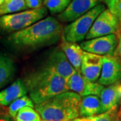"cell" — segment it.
Here are the masks:
<instances>
[{"instance_id":"cell-1","label":"cell","mask_w":121,"mask_h":121,"mask_svg":"<svg viewBox=\"0 0 121 121\" xmlns=\"http://www.w3.org/2000/svg\"><path fill=\"white\" fill-rule=\"evenodd\" d=\"M63 32L61 23L55 17L48 16L25 29L11 34L8 41L17 51L32 52L57 43Z\"/></svg>"},{"instance_id":"cell-2","label":"cell","mask_w":121,"mask_h":121,"mask_svg":"<svg viewBox=\"0 0 121 121\" xmlns=\"http://www.w3.org/2000/svg\"><path fill=\"white\" fill-rule=\"evenodd\" d=\"M23 81L35 105L67 91L66 81L47 65L30 73Z\"/></svg>"},{"instance_id":"cell-3","label":"cell","mask_w":121,"mask_h":121,"mask_svg":"<svg viewBox=\"0 0 121 121\" xmlns=\"http://www.w3.org/2000/svg\"><path fill=\"white\" fill-rule=\"evenodd\" d=\"M82 97L73 91H65L35 105L42 121H71L79 117Z\"/></svg>"},{"instance_id":"cell-4","label":"cell","mask_w":121,"mask_h":121,"mask_svg":"<svg viewBox=\"0 0 121 121\" xmlns=\"http://www.w3.org/2000/svg\"><path fill=\"white\" fill-rule=\"evenodd\" d=\"M44 6L35 9H27L17 13L0 16V32L14 33L25 29L47 16Z\"/></svg>"},{"instance_id":"cell-5","label":"cell","mask_w":121,"mask_h":121,"mask_svg":"<svg viewBox=\"0 0 121 121\" xmlns=\"http://www.w3.org/2000/svg\"><path fill=\"white\" fill-rule=\"evenodd\" d=\"M106 7L103 4H99L88 12L69 24L63 28V38L66 41L77 43L86 39L91 27Z\"/></svg>"},{"instance_id":"cell-6","label":"cell","mask_w":121,"mask_h":121,"mask_svg":"<svg viewBox=\"0 0 121 121\" xmlns=\"http://www.w3.org/2000/svg\"><path fill=\"white\" fill-rule=\"evenodd\" d=\"M121 30L119 19L108 9H106L96 17L86 39L90 40L109 35H116Z\"/></svg>"},{"instance_id":"cell-7","label":"cell","mask_w":121,"mask_h":121,"mask_svg":"<svg viewBox=\"0 0 121 121\" xmlns=\"http://www.w3.org/2000/svg\"><path fill=\"white\" fill-rule=\"evenodd\" d=\"M117 45V36L112 34L87 40L82 42L80 47L85 52L99 56H112L116 52Z\"/></svg>"},{"instance_id":"cell-8","label":"cell","mask_w":121,"mask_h":121,"mask_svg":"<svg viewBox=\"0 0 121 121\" xmlns=\"http://www.w3.org/2000/svg\"><path fill=\"white\" fill-rule=\"evenodd\" d=\"M66 87L67 91L76 93L81 97L90 95L99 96L104 89V86L98 82H91L77 71L66 81Z\"/></svg>"},{"instance_id":"cell-9","label":"cell","mask_w":121,"mask_h":121,"mask_svg":"<svg viewBox=\"0 0 121 121\" xmlns=\"http://www.w3.org/2000/svg\"><path fill=\"white\" fill-rule=\"evenodd\" d=\"M121 81V63L117 55L103 56L102 67L98 83L109 86Z\"/></svg>"},{"instance_id":"cell-10","label":"cell","mask_w":121,"mask_h":121,"mask_svg":"<svg viewBox=\"0 0 121 121\" xmlns=\"http://www.w3.org/2000/svg\"><path fill=\"white\" fill-rule=\"evenodd\" d=\"M101 2V0H72L68 7L57 16L60 22H72Z\"/></svg>"},{"instance_id":"cell-11","label":"cell","mask_w":121,"mask_h":121,"mask_svg":"<svg viewBox=\"0 0 121 121\" xmlns=\"http://www.w3.org/2000/svg\"><path fill=\"white\" fill-rule=\"evenodd\" d=\"M45 65L52 69L65 81L76 72L61 49L51 52Z\"/></svg>"},{"instance_id":"cell-12","label":"cell","mask_w":121,"mask_h":121,"mask_svg":"<svg viewBox=\"0 0 121 121\" xmlns=\"http://www.w3.org/2000/svg\"><path fill=\"white\" fill-rule=\"evenodd\" d=\"M103 56L84 52L83 56L80 73L91 82H95L100 76L102 67Z\"/></svg>"},{"instance_id":"cell-13","label":"cell","mask_w":121,"mask_h":121,"mask_svg":"<svg viewBox=\"0 0 121 121\" xmlns=\"http://www.w3.org/2000/svg\"><path fill=\"white\" fill-rule=\"evenodd\" d=\"M99 96L101 114L115 106H119L121 103V81L104 87Z\"/></svg>"},{"instance_id":"cell-14","label":"cell","mask_w":121,"mask_h":121,"mask_svg":"<svg viewBox=\"0 0 121 121\" xmlns=\"http://www.w3.org/2000/svg\"><path fill=\"white\" fill-rule=\"evenodd\" d=\"M26 86L24 81L17 79L10 86L0 91V106H7L27 94Z\"/></svg>"},{"instance_id":"cell-15","label":"cell","mask_w":121,"mask_h":121,"mask_svg":"<svg viewBox=\"0 0 121 121\" xmlns=\"http://www.w3.org/2000/svg\"><path fill=\"white\" fill-rule=\"evenodd\" d=\"M61 50L65 53V56L75 71L77 72H80L82 60L85 52L80 45L75 43L67 42L63 39L61 44Z\"/></svg>"},{"instance_id":"cell-16","label":"cell","mask_w":121,"mask_h":121,"mask_svg":"<svg viewBox=\"0 0 121 121\" xmlns=\"http://www.w3.org/2000/svg\"><path fill=\"white\" fill-rule=\"evenodd\" d=\"M99 114H101V103L99 96L90 95L82 98L79 116L91 117Z\"/></svg>"},{"instance_id":"cell-17","label":"cell","mask_w":121,"mask_h":121,"mask_svg":"<svg viewBox=\"0 0 121 121\" xmlns=\"http://www.w3.org/2000/svg\"><path fill=\"white\" fill-rule=\"evenodd\" d=\"M16 65L8 55L0 52V89L6 86L13 78Z\"/></svg>"},{"instance_id":"cell-18","label":"cell","mask_w":121,"mask_h":121,"mask_svg":"<svg viewBox=\"0 0 121 121\" xmlns=\"http://www.w3.org/2000/svg\"><path fill=\"white\" fill-rule=\"evenodd\" d=\"M27 9L24 0H4L0 7V16Z\"/></svg>"},{"instance_id":"cell-19","label":"cell","mask_w":121,"mask_h":121,"mask_svg":"<svg viewBox=\"0 0 121 121\" xmlns=\"http://www.w3.org/2000/svg\"><path fill=\"white\" fill-rule=\"evenodd\" d=\"M27 106L34 108L35 106H34V103H33L32 100L30 99V98L26 95L16 99L9 106V115L12 118L15 119L17 113L19 112V110H20L22 108L27 107Z\"/></svg>"},{"instance_id":"cell-20","label":"cell","mask_w":121,"mask_h":121,"mask_svg":"<svg viewBox=\"0 0 121 121\" xmlns=\"http://www.w3.org/2000/svg\"><path fill=\"white\" fill-rule=\"evenodd\" d=\"M72 0H43V5L51 13L59 14L65 11Z\"/></svg>"},{"instance_id":"cell-21","label":"cell","mask_w":121,"mask_h":121,"mask_svg":"<svg viewBox=\"0 0 121 121\" xmlns=\"http://www.w3.org/2000/svg\"><path fill=\"white\" fill-rule=\"evenodd\" d=\"M15 121H42L37 111L32 107H24L17 113Z\"/></svg>"},{"instance_id":"cell-22","label":"cell","mask_w":121,"mask_h":121,"mask_svg":"<svg viewBox=\"0 0 121 121\" xmlns=\"http://www.w3.org/2000/svg\"><path fill=\"white\" fill-rule=\"evenodd\" d=\"M119 106H115L104 113L98 114L93 117L94 121H118V112Z\"/></svg>"},{"instance_id":"cell-23","label":"cell","mask_w":121,"mask_h":121,"mask_svg":"<svg viewBox=\"0 0 121 121\" xmlns=\"http://www.w3.org/2000/svg\"><path fill=\"white\" fill-rule=\"evenodd\" d=\"M113 14L117 16L121 23V0H101Z\"/></svg>"},{"instance_id":"cell-24","label":"cell","mask_w":121,"mask_h":121,"mask_svg":"<svg viewBox=\"0 0 121 121\" xmlns=\"http://www.w3.org/2000/svg\"><path fill=\"white\" fill-rule=\"evenodd\" d=\"M28 9H35L44 6L43 0H24Z\"/></svg>"},{"instance_id":"cell-25","label":"cell","mask_w":121,"mask_h":121,"mask_svg":"<svg viewBox=\"0 0 121 121\" xmlns=\"http://www.w3.org/2000/svg\"><path fill=\"white\" fill-rule=\"evenodd\" d=\"M116 35H117V38H118V45H117L116 52L114 53V55L118 57V59H120V61L121 63V30L119 31L118 32H117Z\"/></svg>"},{"instance_id":"cell-26","label":"cell","mask_w":121,"mask_h":121,"mask_svg":"<svg viewBox=\"0 0 121 121\" xmlns=\"http://www.w3.org/2000/svg\"><path fill=\"white\" fill-rule=\"evenodd\" d=\"M71 121H94L93 117H82V118H77Z\"/></svg>"},{"instance_id":"cell-27","label":"cell","mask_w":121,"mask_h":121,"mask_svg":"<svg viewBox=\"0 0 121 121\" xmlns=\"http://www.w3.org/2000/svg\"><path fill=\"white\" fill-rule=\"evenodd\" d=\"M118 121H121V103L119 106V109H118Z\"/></svg>"},{"instance_id":"cell-28","label":"cell","mask_w":121,"mask_h":121,"mask_svg":"<svg viewBox=\"0 0 121 121\" xmlns=\"http://www.w3.org/2000/svg\"><path fill=\"white\" fill-rule=\"evenodd\" d=\"M4 121H11L9 119L8 117H5L4 119Z\"/></svg>"},{"instance_id":"cell-29","label":"cell","mask_w":121,"mask_h":121,"mask_svg":"<svg viewBox=\"0 0 121 121\" xmlns=\"http://www.w3.org/2000/svg\"><path fill=\"white\" fill-rule=\"evenodd\" d=\"M4 1V0H0V7H1V5H2V4H3Z\"/></svg>"},{"instance_id":"cell-30","label":"cell","mask_w":121,"mask_h":121,"mask_svg":"<svg viewBox=\"0 0 121 121\" xmlns=\"http://www.w3.org/2000/svg\"></svg>"},{"instance_id":"cell-31","label":"cell","mask_w":121,"mask_h":121,"mask_svg":"<svg viewBox=\"0 0 121 121\" xmlns=\"http://www.w3.org/2000/svg\"></svg>"}]
</instances>
